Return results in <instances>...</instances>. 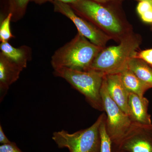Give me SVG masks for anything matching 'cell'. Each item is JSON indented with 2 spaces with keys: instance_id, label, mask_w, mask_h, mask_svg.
Masks as SVG:
<instances>
[{
  "instance_id": "obj_1",
  "label": "cell",
  "mask_w": 152,
  "mask_h": 152,
  "mask_svg": "<svg viewBox=\"0 0 152 152\" xmlns=\"http://www.w3.org/2000/svg\"><path fill=\"white\" fill-rule=\"evenodd\" d=\"M69 4L78 15L91 23L117 42L120 43L133 32L132 25L126 20L103 4L91 0H79Z\"/></svg>"
},
{
  "instance_id": "obj_2",
  "label": "cell",
  "mask_w": 152,
  "mask_h": 152,
  "mask_svg": "<svg viewBox=\"0 0 152 152\" xmlns=\"http://www.w3.org/2000/svg\"><path fill=\"white\" fill-rule=\"evenodd\" d=\"M141 43V36L132 32L118 45L104 48L95 58L89 70L104 75L120 74L127 68L131 60L136 57Z\"/></svg>"
},
{
  "instance_id": "obj_3",
  "label": "cell",
  "mask_w": 152,
  "mask_h": 152,
  "mask_svg": "<svg viewBox=\"0 0 152 152\" xmlns=\"http://www.w3.org/2000/svg\"><path fill=\"white\" fill-rule=\"evenodd\" d=\"M103 48L78 33L70 42L55 51L51 64L54 69L65 68L88 71L95 58Z\"/></svg>"
},
{
  "instance_id": "obj_4",
  "label": "cell",
  "mask_w": 152,
  "mask_h": 152,
  "mask_svg": "<svg viewBox=\"0 0 152 152\" xmlns=\"http://www.w3.org/2000/svg\"><path fill=\"white\" fill-rule=\"evenodd\" d=\"M53 75L65 80L85 96L87 102L96 110L104 111L101 89L104 75L92 70L80 71L65 68L55 69Z\"/></svg>"
},
{
  "instance_id": "obj_5",
  "label": "cell",
  "mask_w": 152,
  "mask_h": 152,
  "mask_svg": "<svg viewBox=\"0 0 152 152\" xmlns=\"http://www.w3.org/2000/svg\"><path fill=\"white\" fill-rule=\"evenodd\" d=\"M106 116L102 113L90 127L71 134L62 130L53 133L52 139L59 148H67L69 152H100V128Z\"/></svg>"
},
{
  "instance_id": "obj_6",
  "label": "cell",
  "mask_w": 152,
  "mask_h": 152,
  "mask_svg": "<svg viewBox=\"0 0 152 152\" xmlns=\"http://www.w3.org/2000/svg\"><path fill=\"white\" fill-rule=\"evenodd\" d=\"M101 95L106 112V129L112 143V147L119 143L129 130L132 122L130 118L114 102L109 95L103 82Z\"/></svg>"
},
{
  "instance_id": "obj_7",
  "label": "cell",
  "mask_w": 152,
  "mask_h": 152,
  "mask_svg": "<svg viewBox=\"0 0 152 152\" xmlns=\"http://www.w3.org/2000/svg\"><path fill=\"white\" fill-rule=\"evenodd\" d=\"M52 3L55 12L62 14L70 19L76 26L78 33L93 44L104 48L108 42L112 39L94 25L78 15L69 4L57 1Z\"/></svg>"
},
{
  "instance_id": "obj_8",
  "label": "cell",
  "mask_w": 152,
  "mask_h": 152,
  "mask_svg": "<svg viewBox=\"0 0 152 152\" xmlns=\"http://www.w3.org/2000/svg\"><path fill=\"white\" fill-rule=\"evenodd\" d=\"M112 149L113 152H152V125L132 123L125 137Z\"/></svg>"
},
{
  "instance_id": "obj_9",
  "label": "cell",
  "mask_w": 152,
  "mask_h": 152,
  "mask_svg": "<svg viewBox=\"0 0 152 152\" xmlns=\"http://www.w3.org/2000/svg\"><path fill=\"white\" fill-rule=\"evenodd\" d=\"M103 82L112 99L129 115L128 101L129 93L123 84L120 74L105 75Z\"/></svg>"
},
{
  "instance_id": "obj_10",
  "label": "cell",
  "mask_w": 152,
  "mask_h": 152,
  "mask_svg": "<svg viewBox=\"0 0 152 152\" xmlns=\"http://www.w3.org/2000/svg\"><path fill=\"white\" fill-rule=\"evenodd\" d=\"M23 70L0 53V92L1 101L7 92L11 85L19 79Z\"/></svg>"
},
{
  "instance_id": "obj_11",
  "label": "cell",
  "mask_w": 152,
  "mask_h": 152,
  "mask_svg": "<svg viewBox=\"0 0 152 152\" xmlns=\"http://www.w3.org/2000/svg\"><path fill=\"white\" fill-rule=\"evenodd\" d=\"M149 101L145 97L129 93L128 101L129 116L132 122L152 125L151 116L148 112Z\"/></svg>"
},
{
  "instance_id": "obj_12",
  "label": "cell",
  "mask_w": 152,
  "mask_h": 152,
  "mask_svg": "<svg viewBox=\"0 0 152 152\" xmlns=\"http://www.w3.org/2000/svg\"><path fill=\"white\" fill-rule=\"evenodd\" d=\"M1 53L12 61L24 69L31 58L32 50L30 47L23 45L15 48L9 42L1 43Z\"/></svg>"
},
{
  "instance_id": "obj_13",
  "label": "cell",
  "mask_w": 152,
  "mask_h": 152,
  "mask_svg": "<svg viewBox=\"0 0 152 152\" xmlns=\"http://www.w3.org/2000/svg\"><path fill=\"white\" fill-rule=\"evenodd\" d=\"M31 0H1L0 20L9 14L12 15V21L17 22L24 16L27 7Z\"/></svg>"
},
{
  "instance_id": "obj_14",
  "label": "cell",
  "mask_w": 152,
  "mask_h": 152,
  "mask_svg": "<svg viewBox=\"0 0 152 152\" xmlns=\"http://www.w3.org/2000/svg\"><path fill=\"white\" fill-rule=\"evenodd\" d=\"M119 74L123 84L129 93L144 97L145 93L150 88L128 68Z\"/></svg>"
},
{
  "instance_id": "obj_15",
  "label": "cell",
  "mask_w": 152,
  "mask_h": 152,
  "mask_svg": "<svg viewBox=\"0 0 152 152\" xmlns=\"http://www.w3.org/2000/svg\"><path fill=\"white\" fill-rule=\"evenodd\" d=\"M127 68L150 88H152V68L148 64L138 58H133Z\"/></svg>"
},
{
  "instance_id": "obj_16",
  "label": "cell",
  "mask_w": 152,
  "mask_h": 152,
  "mask_svg": "<svg viewBox=\"0 0 152 152\" xmlns=\"http://www.w3.org/2000/svg\"><path fill=\"white\" fill-rule=\"evenodd\" d=\"M12 15L9 14L3 20H0V41L1 42H9L12 38L15 37L11 32L10 23Z\"/></svg>"
},
{
  "instance_id": "obj_17",
  "label": "cell",
  "mask_w": 152,
  "mask_h": 152,
  "mask_svg": "<svg viewBox=\"0 0 152 152\" xmlns=\"http://www.w3.org/2000/svg\"><path fill=\"white\" fill-rule=\"evenodd\" d=\"M137 11L144 23L152 24V5L147 1H140L137 6Z\"/></svg>"
},
{
  "instance_id": "obj_18",
  "label": "cell",
  "mask_w": 152,
  "mask_h": 152,
  "mask_svg": "<svg viewBox=\"0 0 152 152\" xmlns=\"http://www.w3.org/2000/svg\"><path fill=\"white\" fill-rule=\"evenodd\" d=\"M106 116L103 121L100 128L101 148L100 152H113L112 143L106 129Z\"/></svg>"
},
{
  "instance_id": "obj_19",
  "label": "cell",
  "mask_w": 152,
  "mask_h": 152,
  "mask_svg": "<svg viewBox=\"0 0 152 152\" xmlns=\"http://www.w3.org/2000/svg\"><path fill=\"white\" fill-rule=\"evenodd\" d=\"M136 57L152 66V49H147L137 52Z\"/></svg>"
},
{
  "instance_id": "obj_20",
  "label": "cell",
  "mask_w": 152,
  "mask_h": 152,
  "mask_svg": "<svg viewBox=\"0 0 152 152\" xmlns=\"http://www.w3.org/2000/svg\"><path fill=\"white\" fill-rule=\"evenodd\" d=\"M0 152H23L17 146L15 143L1 145L0 146Z\"/></svg>"
},
{
  "instance_id": "obj_21",
  "label": "cell",
  "mask_w": 152,
  "mask_h": 152,
  "mask_svg": "<svg viewBox=\"0 0 152 152\" xmlns=\"http://www.w3.org/2000/svg\"><path fill=\"white\" fill-rule=\"evenodd\" d=\"M79 1V0H31V1L34 2L38 4H42L48 2H52L55 1L61 2L68 4H74V3L77 2Z\"/></svg>"
},
{
  "instance_id": "obj_22",
  "label": "cell",
  "mask_w": 152,
  "mask_h": 152,
  "mask_svg": "<svg viewBox=\"0 0 152 152\" xmlns=\"http://www.w3.org/2000/svg\"><path fill=\"white\" fill-rule=\"evenodd\" d=\"M11 142L4 133L1 125H0V143L1 145H5Z\"/></svg>"
},
{
  "instance_id": "obj_23",
  "label": "cell",
  "mask_w": 152,
  "mask_h": 152,
  "mask_svg": "<svg viewBox=\"0 0 152 152\" xmlns=\"http://www.w3.org/2000/svg\"><path fill=\"white\" fill-rule=\"evenodd\" d=\"M91 1H94L96 2L104 4H107V3L116 1L118 0H91Z\"/></svg>"
},
{
  "instance_id": "obj_24",
  "label": "cell",
  "mask_w": 152,
  "mask_h": 152,
  "mask_svg": "<svg viewBox=\"0 0 152 152\" xmlns=\"http://www.w3.org/2000/svg\"><path fill=\"white\" fill-rule=\"evenodd\" d=\"M138 1H147L148 2H149L150 4H151V5H152V0H138Z\"/></svg>"
},
{
  "instance_id": "obj_25",
  "label": "cell",
  "mask_w": 152,
  "mask_h": 152,
  "mask_svg": "<svg viewBox=\"0 0 152 152\" xmlns=\"http://www.w3.org/2000/svg\"></svg>"
}]
</instances>
